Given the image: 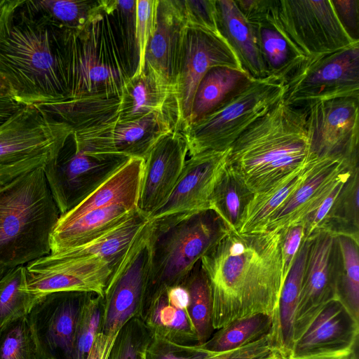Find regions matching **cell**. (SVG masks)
Masks as SVG:
<instances>
[{"mask_svg": "<svg viewBox=\"0 0 359 359\" xmlns=\"http://www.w3.org/2000/svg\"><path fill=\"white\" fill-rule=\"evenodd\" d=\"M252 25L268 75L286 80L304 60L296 54L283 36L268 22Z\"/></svg>", "mask_w": 359, "mask_h": 359, "instance_id": "obj_37", "label": "cell"}, {"mask_svg": "<svg viewBox=\"0 0 359 359\" xmlns=\"http://www.w3.org/2000/svg\"><path fill=\"white\" fill-rule=\"evenodd\" d=\"M22 105L23 104L17 102L11 94H0V126Z\"/></svg>", "mask_w": 359, "mask_h": 359, "instance_id": "obj_52", "label": "cell"}, {"mask_svg": "<svg viewBox=\"0 0 359 359\" xmlns=\"http://www.w3.org/2000/svg\"><path fill=\"white\" fill-rule=\"evenodd\" d=\"M201 264L210 285L215 330L259 313L273 321L285 282L280 231H229Z\"/></svg>", "mask_w": 359, "mask_h": 359, "instance_id": "obj_2", "label": "cell"}, {"mask_svg": "<svg viewBox=\"0 0 359 359\" xmlns=\"http://www.w3.org/2000/svg\"><path fill=\"white\" fill-rule=\"evenodd\" d=\"M104 9L111 17L130 67L135 72L137 51L135 41V1H103Z\"/></svg>", "mask_w": 359, "mask_h": 359, "instance_id": "obj_42", "label": "cell"}, {"mask_svg": "<svg viewBox=\"0 0 359 359\" xmlns=\"http://www.w3.org/2000/svg\"><path fill=\"white\" fill-rule=\"evenodd\" d=\"M149 359H203L208 353L195 345H184L151 338L146 350Z\"/></svg>", "mask_w": 359, "mask_h": 359, "instance_id": "obj_46", "label": "cell"}, {"mask_svg": "<svg viewBox=\"0 0 359 359\" xmlns=\"http://www.w3.org/2000/svg\"><path fill=\"white\" fill-rule=\"evenodd\" d=\"M309 239H303L281 290L278 306L270 332L275 351L290 357L294 344V323L306 265Z\"/></svg>", "mask_w": 359, "mask_h": 359, "instance_id": "obj_28", "label": "cell"}, {"mask_svg": "<svg viewBox=\"0 0 359 359\" xmlns=\"http://www.w3.org/2000/svg\"><path fill=\"white\" fill-rule=\"evenodd\" d=\"M358 103L359 98L340 97L299 106L306 114L312 154L358 162Z\"/></svg>", "mask_w": 359, "mask_h": 359, "instance_id": "obj_13", "label": "cell"}, {"mask_svg": "<svg viewBox=\"0 0 359 359\" xmlns=\"http://www.w3.org/2000/svg\"><path fill=\"white\" fill-rule=\"evenodd\" d=\"M128 159L86 155L77 151L74 142L68 148L66 143L58 156L44 167L46 180L60 215L79 205Z\"/></svg>", "mask_w": 359, "mask_h": 359, "instance_id": "obj_15", "label": "cell"}, {"mask_svg": "<svg viewBox=\"0 0 359 359\" xmlns=\"http://www.w3.org/2000/svg\"><path fill=\"white\" fill-rule=\"evenodd\" d=\"M270 1L271 0L235 1L245 18L253 25L267 22L266 16Z\"/></svg>", "mask_w": 359, "mask_h": 359, "instance_id": "obj_50", "label": "cell"}, {"mask_svg": "<svg viewBox=\"0 0 359 359\" xmlns=\"http://www.w3.org/2000/svg\"><path fill=\"white\" fill-rule=\"evenodd\" d=\"M27 290L37 299L46 294L77 291L104 295L114 269L99 257L72 258L49 255L25 265Z\"/></svg>", "mask_w": 359, "mask_h": 359, "instance_id": "obj_18", "label": "cell"}, {"mask_svg": "<svg viewBox=\"0 0 359 359\" xmlns=\"http://www.w3.org/2000/svg\"><path fill=\"white\" fill-rule=\"evenodd\" d=\"M60 46L67 99L40 106L73 130L118 118L133 71L104 6L81 29H60Z\"/></svg>", "mask_w": 359, "mask_h": 359, "instance_id": "obj_1", "label": "cell"}, {"mask_svg": "<svg viewBox=\"0 0 359 359\" xmlns=\"http://www.w3.org/2000/svg\"><path fill=\"white\" fill-rule=\"evenodd\" d=\"M0 359H41L27 316L0 330Z\"/></svg>", "mask_w": 359, "mask_h": 359, "instance_id": "obj_40", "label": "cell"}, {"mask_svg": "<svg viewBox=\"0 0 359 359\" xmlns=\"http://www.w3.org/2000/svg\"><path fill=\"white\" fill-rule=\"evenodd\" d=\"M359 320L339 300L328 302L293 344L290 357L353 350L358 344Z\"/></svg>", "mask_w": 359, "mask_h": 359, "instance_id": "obj_23", "label": "cell"}, {"mask_svg": "<svg viewBox=\"0 0 359 359\" xmlns=\"http://www.w3.org/2000/svg\"><path fill=\"white\" fill-rule=\"evenodd\" d=\"M150 222L151 265L146 301L160 290L180 285L201 258L229 232L211 210Z\"/></svg>", "mask_w": 359, "mask_h": 359, "instance_id": "obj_6", "label": "cell"}, {"mask_svg": "<svg viewBox=\"0 0 359 359\" xmlns=\"http://www.w3.org/2000/svg\"><path fill=\"white\" fill-rule=\"evenodd\" d=\"M253 196L244 181L226 165L212 194L210 210L221 218L229 231L238 232L245 209Z\"/></svg>", "mask_w": 359, "mask_h": 359, "instance_id": "obj_32", "label": "cell"}, {"mask_svg": "<svg viewBox=\"0 0 359 359\" xmlns=\"http://www.w3.org/2000/svg\"><path fill=\"white\" fill-rule=\"evenodd\" d=\"M315 158L304 109L283 99L236 140L229 150L227 165L256 194Z\"/></svg>", "mask_w": 359, "mask_h": 359, "instance_id": "obj_4", "label": "cell"}, {"mask_svg": "<svg viewBox=\"0 0 359 359\" xmlns=\"http://www.w3.org/2000/svg\"><path fill=\"white\" fill-rule=\"evenodd\" d=\"M177 126L170 118L150 114L137 119L116 118L73 130L76 149L92 156L144 159L156 141Z\"/></svg>", "mask_w": 359, "mask_h": 359, "instance_id": "obj_12", "label": "cell"}, {"mask_svg": "<svg viewBox=\"0 0 359 359\" xmlns=\"http://www.w3.org/2000/svg\"><path fill=\"white\" fill-rule=\"evenodd\" d=\"M147 350V349H146ZM146 350L143 352L142 355V357H141V359H149L147 356V352H146Z\"/></svg>", "mask_w": 359, "mask_h": 359, "instance_id": "obj_57", "label": "cell"}, {"mask_svg": "<svg viewBox=\"0 0 359 359\" xmlns=\"http://www.w3.org/2000/svg\"><path fill=\"white\" fill-rule=\"evenodd\" d=\"M339 247L337 299L359 320V242L337 236Z\"/></svg>", "mask_w": 359, "mask_h": 359, "instance_id": "obj_38", "label": "cell"}, {"mask_svg": "<svg viewBox=\"0 0 359 359\" xmlns=\"http://www.w3.org/2000/svg\"><path fill=\"white\" fill-rule=\"evenodd\" d=\"M158 4V0L135 1V41L138 61L133 75L144 72L145 54L155 29Z\"/></svg>", "mask_w": 359, "mask_h": 359, "instance_id": "obj_44", "label": "cell"}, {"mask_svg": "<svg viewBox=\"0 0 359 359\" xmlns=\"http://www.w3.org/2000/svg\"><path fill=\"white\" fill-rule=\"evenodd\" d=\"M137 209L114 205L88 212L67 222H57L50 237V253L73 248L96 238L123 222Z\"/></svg>", "mask_w": 359, "mask_h": 359, "instance_id": "obj_27", "label": "cell"}, {"mask_svg": "<svg viewBox=\"0 0 359 359\" xmlns=\"http://www.w3.org/2000/svg\"><path fill=\"white\" fill-rule=\"evenodd\" d=\"M0 94H11L6 83L0 76Z\"/></svg>", "mask_w": 359, "mask_h": 359, "instance_id": "obj_54", "label": "cell"}, {"mask_svg": "<svg viewBox=\"0 0 359 359\" xmlns=\"http://www.w3.org/2000/svg\"><path fill=\"white\" fill-rule=\"evenodd\" d=\"M103 297L90 293L81 311L76 326L73 359H86L96 336L101 330Z\"/></svg>", "mask_w": 359, "mask_h": 359, "instance_id": "obj_41", "label": "cell"}, {"mask_svg": "<svg viewBox=\"0 0 359 359\" xmlns=\"http://www.w3.org/2000/svg\"><path fill=\"white\" fill-rule=\"evenodd\" d=\"M285 79L275 75L252 79L215 109L182 129L188 156L223 151L255 122L283 99Z\"/></svg>", "mask_w": 359, "mask_h": 359, "instance_id": "obj_7", "label": "cell"}, {"mask_svg": "<svg viewBox=\"0 0 359 359\" xmlns=\"http://www.w3.org/2000/svg\"><path fill=\"white\" fill-rule=\"evenodd\" d=\"M188 23L222 34L216 0H181Z\"/></svg>", "mask_w": 359, "mask_h": 359, "instance_id": "obj_45", "label": "cell"}, {"mask_svg": "<svg viewBox=\"0 0 359 359\" xmlns=\"http://www.w3.org/2000/svg\"><path fill=\"white\" fill-rule=\"evenodd\" d=\"M318 158L310 161L301 169L286 176L273 187L254 194L243 212L239 233L264 231L271 216L304 181Z\"/></svg>", "mask_w": 359, "mask_h": 359, "instance_id": "obj_30", "label": "cell"}, {"mask_svg": "<svg viewBox=\"0 0 359 359\" xmlns=\"http://www.w3.org/2000/svg\"><path fill=\"white\" fill-rule=\"evenodd\" d=\"M116 338L100 332L86 359H108Z\"/></svg>", "mask_w": 359, "mask_h": 359, "instance_id": "obj_51", "label": "cell"}, {"mask_svg": "<svg viewBox=\"0 0 359 359\" xmlns=\"http://www.w3.org/2000/svg\"><path fill=\"white\" fill-rule=\"evenodd\" d=\"M90 293L55 292L35 302L27 316L41 359H73L79 317Z\"/></svg>", "mask_w": 359, "mask_h": 359, "instance_id": "obj_16", "label": "cell"}, {"mask_svg": "<svg viewBox=\"0 0 359 359\" xmlns=\"http://www.w3.org/2000/svg\"><path fill=\"white\" fill-rule=\"evenodd\" d=\"M354 348H353V349H354ZM353 349L350 350V351H339V352H334V353H329L316 354V355H307V356H303V357H299V358L289 357L286 359H350V357L351 355V353H352Z\"/></svg>", "mask_w": 359, "mask_h": 359, "instance_id": "obj_53", "label": "cell"}, {"mask_svg": "<svg viewBox=\"0 0 359 359\" xmlns=\"http://www.w3.org/2000/svg\"><path fill=\"white\" fill-rule=\"evenodd\" d=\"M151 335L140 318H133L119 331L108 359H141Z\"/></svg>", "mask_w": 359, "mask_h": 359, "instance_id": "obj_43", "label": "cell"}, {"mask_svg": "<svg viewBox=\"0 0 359 359\" xmlns=\"http://www.w3.org/2000/svg\"><path fill=\"white\" fill-rule=\"evenodd\" d=\"M60 213L44 168L0 188V276L50 253Z\"/></svg>", "mask_w": 359, "mask_h": 359, "instance_id": "obj_5", "label": "cell"}, {"mask_svg": "<svg viewBox=\"0 0 359 359\" xmlns=\"http://www.w3.org/2000/svg\"><path fill=\"white\" fill-rule=\"evenodd\" d=\"M350 359H358V344L355 346L352 353H351V355L350 357Z\"/></svg>", "mask_w": 359, "mask_h": 359, "instance_id": "obj_56", "label": "cell"}, {"mask_svg": "<svg viewBox=\"0 0 359 359\" xmlns=\"http://www.w3.org/2000/svg\"><path fill=\"white\" fill-rule=\"evenodd\" d=\"M215 67L244 70L222 34L187 22L176 93L182 129L189 122L198 84L208 72Z\"/></svg>", "mask_w": 359, "mask_h": 359, "instance_id": "obj_14", "label": "cell"}, {"mask_svg": "<svg viewBox=\"0 0 359 359\" xmlns=\"http://www.w3.org/2000/svg\"><path fill=\"white\" fill-rule=\"evenodd\" d=\"M30 11L60 29L77 30L85 26L103 6L93 0H25Z\"/></svg>", "mask_w": 359, "mask_h": 359, "instance_id": "obj_34", "label": "cell"}, {"mask_svg": "<svg viewBox=\"0 0 359 359\" xmlns=\"http://www.w3.org/2000/svg\"><path fill=\"white\" fill-rule=\"evenodd\" d=\"M144 159L130 158L79 205L60 215L57 222H67L83 214L114 205L138 208Z\"/></svg>", "mask_w": 359, "mask_h": 359, "instance_id": "obj_25", "label": "cell"}, {"mask_svg": "<svg viewBox=\"0 0 359 359\" xmlns=\"http://www.w3.org/2000/svg\"><path fill=\"white\" fill-rule=\"evenodd\" d=\"M307 239L309 244L294 318V342L328 302L337 299L339 262L337 236L320 231Z\"/></svg>", "mask_w": 359, "mask_h": 359, "instance_id": "obj_17", "label": "cell"}, {"mask_svg": "<svg viewBox=\"0 0 359 359\" xmlns=\"http://www.w3.org/2000/svg\"><path fill=\"white\" fill-rule=\"evenodd\" d=\"M358 162L331 157L318 158L302 184L269 218L264 231H279L302 224L322 203L334 187L348 177Z\"/></svg>", "mask_w": 359, "mask_h": 359, "instance_id": "obj_22", "label": "cell"}, {"mask_svg": "<svg viewBox=\"0 0 359 359\" xmlns=\"http://www.w3.org/2000/svg\"><path fill=\"white\" fill-rule=\"evenodd\" d=\"M188 144L182 128L164 133L144 159L138 209L148 217L171 194L184 168Z\"/></svg>", "mask_w": 359, "mask_h": 359, "instance_id": "obj_21", "label": "cell"}, {"mask_svg": "<svg viewBox=\"0 0 359 359\" xmlns=\"http://www.w3.org/2000/svg\"><path fill=\"white\" fill-rule=\"evenodd\" d=\"M252 79L244 70L228 67L211 69L198 84L187 126L209 114Z\"/></svg>", "mask_w": 359, "mask_h": 359, "instance_id": "obj_31", "label": "cell"}, {"mask_svg": "<svg viewBox=\"0 0 359 359\" xmlns=\"http://www.w3.org/2000/svg\"><path fill=\"white\" fill-rule=\"evenodd\" d=\"M266 21L304 60L359 43L343 27L331 0H271Z\"/></svg>", "mask_w": 359, "mask_h": 359, "instance_id": "obj_9", "label": "cell"}, {"mask_svg": "<svg viewBox=\"0 0 359 359\" xmlns=\"http://www.w3.org/2000/svg\"><path fill=\"white\" fill-rule=\"evenodd\" d=\"M279 231L283 277L285 280L303 240L304 226L294 224Z\"/></svg>", "mask_w": 359, "mask_h": 359, "instance_id": "obj_48", "label": "cell"}, {"mask_svg": "<svg viewBox=\"0 0 359 359\" xmlns=\"http://www.w3.org/2000/svg\"><path fill=\"white\" fill-rule=\"evenodd\" d=\"M340 97L359 98V43L304 60L285 80L283 100L288 104Z\"/></svg>", "mask_w": 359, "mask_h": 359, "instance_id": "obj_11", "label": "cell"}, {"mask_svg": "<svg viewBox=\"0 0 359 359\" xmlns=\"http://www.w3.org/2000/svg\"><path fill=\"white\" fill-rule=\"evenodd\" d=\"M259 359H285L277 352H273L270 355Z\"/></svg>", "mask_w": 359, "mask_h": 359, "instance_id": "obj_55", "label": "cell"}, {"mask_svg": "<svg viewBox=\"0 0 359 359\" xmlns=\"http://www.w3.org/2000/svg\"><path fill=\"white\" fill-rule=\"evenodd\" d=\"M37 299L27 290L25 265L0 276V330L9 323L27 316Z\"/></svg>", "mask_w": 359, "mask_h": 359, "instance_id": "obj_39", "label": "cell"}, {"mask_svg": "<svg viewBox=\"0 0 359 359\" xmlns=\"http://www.w3.org/2000/svg\"><path fill=\"white\" fill-rule=\"evenodd\" d=\"M273 352L276 351L269 332L253 343L229 351L208 353L203 359H259Z\"/></svg>", "mask_w": 359, "mask_h": 359, "instance_id": "obj_47", "label": "cell"}, {"mask_svg": "<svg viewBox=\"0 0 359 359\" xmlns=\"http://www.w3.org/2000/svg\"><path fill=\"white\" fill-rule=\"evenodd\" d=\"M189 296L188 312L197 337V345L208 340L215 331L212 326V299L208 278L201 260L181 283Z\"/></svg>", "mask_w": 359, "mask_h": 359, "instance_id": "obj_36", "label": "cell"}, {"mask_svg": "<svg viewBox=\"0 0 359 359\" xmlns=\"http://www.w3.org/2000/svg\"><path fill=\"white\" fill-rule=\"evenodd\" d=\"M151 231L149 220L131 243L107 285L100 332L109 337L116 338L128 321L141 318L149 279Z\"/></svg>", "mask_w": 359, "mask_h": 359, "instance_id": "obj_10", "label": "cell"}, {"mask_svg": "<svg viewBox=\"0 0 359 359\" xmlns=\"http://www.w3.org/2000/svg\"><path fill=\"white\" fill-rule=\"evenodd\" d=\"M320 231L349 236L359 242V166L344 183Z\"/></svg>", "mask_w": 359, "mask_h": 359, "instance_id": "obj_35", "label": "cell"}, {"mask_svg": "<svg viewBox=\"0 0 359 359\" xmlns=\"http://www.w3.org/2000/svg\"><path fill=\"white\" fill-rule=\"evenodd\" d=\"M273 318L259 313L236 320L212 334L205 343L197 345L202 352L216 353L232 351L256 341L269 334Z\"/></svg>", "mask_w": 359, "mask_h": 359, "instance_id": "obj_33", "label": "cell"}, {"mask_svg": "<svg viewBox=\"0 0 359 359\" xmlns=\"http://www.w3.org/2000/svg\"><path fill=\"white\" fill-rule=\"evenodd\" d=\"M4 0L0 11V76L23 105L67 99L60 29L26 7Z\"/></svg>", "mask_w": 359, "mask_h": 359, "instance_id": "obj_3", "label": "cell"}, {"mask_svg": "<svg viewBox=\"0 0 359 359\" xmlns=\"http://www.w3.org/2000/svg\"><path fill=\"white\" fill-rule=\"evenodd\" d=\"M72 134L40 105H22L0 126V188L54 161Z\"/></svg>", "mask_w": 359, "mask_h": 359, "instance_id": "obj_8", "label": "cell"}, {"mask_svg": "<svg viewBox=\"0 0 359 359\" xmlns=\"http://www.w3.org/2000/svg\"><path fill=\"white\" fill-rule=\"evenodd\" d=\"M337 15L344 29L359 41V0H331Z\"/></svg>", "mask_w": 359, "mask_h": 359, "instance_id": "obj_49", "label": "cell"}, {"mask_svg": "<svg viewBox=\"0 0 359 359\" xmlns=\"http://www.w3.org/2000/svg\"><path fill=\"white\" fill-rule=\"evenodd\" d=\"M189 296L182 285L160 290L147 299L140 319L151 338L184 345L197 344L188 312Z\"/></svg>", "mask_w": 359, "mask_h": 359, "instance_id": "obj_24", "label": "cell"}, {"mask_svg": "<svg viewBox=\"0 0 359 359\" xmlns=\"http://www.w3.org/2000/svg\"><path fill=\"white\" fill-rule=\"evenodd\" d=\"M150 114L165 116L180 128L176 102L161 93L145 72L132 75L125 87L118 118L133 120Z\"/></svg>", "mask_w": 359, "mask_h": 359, "instance_id": "obj_29", "label": "cell"}, {"mask_svg": "<svg viewBox=\"0 0 359 359\" xmlns=\"http://www.w3.org/2000/svg\"><path fill=\"white\" fill-rule=\"evenodd\" d=\"M229 150L189 156L171 194L149 220L210 210L212 194L227 165Z\"/></svg>", "mask_w": 359, "mask_h": 359, "instance_id": "obj_20", "label": "cell"}, {"mask_svg": "<svg viewBox=\"0 0 359 359\" xmlns=\"http://www.w3.org/2000/svg\"><path fill=\"white\" fill-rule=\"evenodd\" d=\"M220 32L233 48L244 70L253 79L268 76L255 32L235 1L216 0Z\"/></svg>", "mask_w": 359, "mask_h": 359, "instance_id": "obj_26", "label": "cell"}, {"mask_svg": "<svg viewBox=\"0 0 359 359\" xmlns=\"http://www.w3.org/2000/svg\"><path fill=\"white\" fill-rule=\"evenodd\" d=\"M187 25L181 0H158L156 26L144 59V72L158 90L177 104V86Z\"/></svg>", "mask_w": 359, "mask_h": 359, "instance_id": "obj_19", "label": "cell"}]
</instances>
